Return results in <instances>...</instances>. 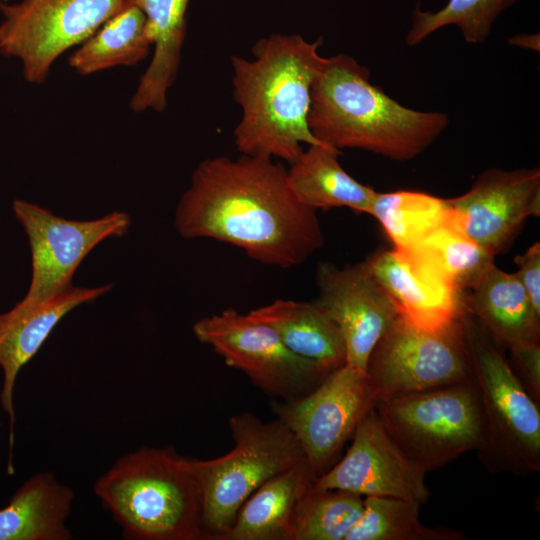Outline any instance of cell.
<instances>
[{
  "label": "cell",
  "mask_w": 540,
  "mask_h": 540,
  "mask_svg": "<svg viewBox=\"0 0 540 540\" xmlns=\"http://www.w3.org/2000/svg\"><path fill=\"white\" fill-rule=\"evenodd\" d=\"M307 122L322 144L361 149L389 159L417 157L449 126L447 114L403 106L370 81L353 57H325L313 82Z\"/></svg>",
  "instance_id": "obj_3"
},
{
  "label": "cell",
  "mask_w": 540,
  "mask_h": 540,
  "mask_svg": "<svg viewBox=\"0 0 540 540\" xmlns=\"http://www.w3.org/2000/svg\"><path fill=\"white\" fill-rule=\"evenodd\" d=\"M229 428L234 440L230 452L210 460L192 458L202 492L206 539L221 540L257 488L307 460L298 440L279 418L264 422L243 412L230 417Z\"/></svg>",
  "instance_id": "obj_6"
},
{
  "label": "cell",
  "mask_w": 540,
  "mask_h": 540,
  "mask_svg": "<svg viewBox=\"0 0 540 540\" xmlns=\"http://www.w3.org/2000/svg\"><path fill=\"white\" fill-rule=\"evenodd\" d=\"M127 4L126 0L0 1V54L20 59L24 78L42 84L61 54L83 44Z\"/></svg>",
  "instance_id": "obj_10"
},
{
  "label": "cell",
  "mask_w": 540,
  "mask_h": 540,
  "mask_svg": "<svg viewBox=\"0 0 540 540\" xmlns=\"http://www.w3.org/2000/svg\"><path fill=\"white\" fill-rule=\"evenodd\" d=\"M184 238H211L283 269L304 263L324 244L317 211L290 188L272 158L216 156L194 170L175 213Z\"/></svg>",
  "instance_id": "obj_1"
},
{
  "label": "cell",
  "mask_w": 540,
  "mask_h": 540,
  "mask_svg": "<svg viewBox=\"0 0 540 540\" xmlns=\"http://www.w3.org/2000/svg\"><path fill=\"white\" fill-rule=\"evenodd\" d=\"M482 411L484 441L478 456L492 474L540 471V409L502 350L469 313L462 318Z\"/></svg>",
  "instance_id": "obj_5"
},
{
  "label": "cell",
  "mask_w": 540,
  "mask_h": 540,
  "mask_svg": "<svg viewBox=\"0 0 540 540\" xmlns=\"http://www.w3.org/2000/svg\"><path fill=\"white\" fill-rule=\"evenodd\" d=\"M364 264L398 315L415 326L437 329L468 314L466 292L410 251H377Z\"/></svg>",
  "instance_id": "obj_16"
},
{
  "label": "cell",
  "mask_w": 540,
  "mask_h": 540,
  "mask_svg": "<svg viewBox=\"0 0 540 540\" xmlns=\"http://www.w3.org/2000/svg\"><path fill=\"white\" fill-rule=\"evenodd\" d=\"M73 491L51 472L35 474L0 509V540H68Z\"/></svg>",
  "instance_id": "obj_20"
},
{
  "label": "cell",
  "mask_w": 540,
  "mask_h": 540,
  "mask_svg": "<svg viewBox=\"0 0 540 540\" xmlns=\"http://www.w3.org/2000/svg\"><path fill=\"white\" fill-rule=\"evenodd\" d=\"M316 281L314 302L338 327L345 364L366 372L374 347L399 316L394 303L364 262L344 268L320 263Z\"/></svg>",
  "instance_id": "obj_14"
},
{
  "label": "cell",
  "mask_w": 540,
  "mask_h": 540,
  "mask_svg": "<svg viewBox=\"0 0 540 540\" xmlns=\"http://www.w3.org/2000/svg\"><path fill=\"white\" fill-rule=\"evenodd\" d=\"M376 403L366 372L344 364L310 393L287 401L274 400L271 407L298 440L317 478L334 465L346 441Z\"/></svg>",
  "instance_id": "obj_11"
},
{
  "label": "cell",
  "mask_w": 540,
  "mask_h": 540,
  "mask_svg": "<svg viewBox=\"0 0 540 540\" xmlns=\"http://www.w3.org/2000/svg\"><path fill=\"white\" fill-rule=\"evenodd\" d=\"M462 318L424 329L398 316L374 347L366 367L377 402L471 380Z\"/></svg>",
  "instance_id": "obj_8"
},
{
  "label": "cell",
  "mask_w": 540,
  "mask_h": 540,
  "mask_svg": "<svg viewBox=\"0 0 540 540\" xmlns=\"http://www.w3.org/2000/svg\"><path fill=\"white\" fill-rule=\"evenodd\" d=\"M32 255V280L24 304H36L71 286L72 276L86 255L102 240L123 236L130 218L113 212L91 221H72L23 200L13 202Z\"/></svg>",
  "instance_id": "obj_12"
},
{
  "label": "cell",
  "mask_w": 540,
  "mask_h": 540,
  "mask_svg": "<svg viewBox=\"0 0 540 540\" xmlns=\"http://www.w3.org/2000/svg\"><path fill=\"white\" fill-rule=\"evenodd\" d=\"M315 480L307 460L273 476L246 499L221 540H290L296 504Z\"/></svg>",
  "instance_id": "obj_21"
},
{
  "label": "cell",
  "mask_w": 540,
  "mask_h": 540,
  "mask_svg": "<svg viewBox=\"0 0 540 540\" xmlns=\"http://www.w3.org/2000/svg\"><path fill=\"white\" fill-rule=\"evenodd\" d=\"M466 307L501 350L539 341L540 315L515 274L495 264L466 292Z\"/></svg>",
  "instance_id": "obj_18"
},
{
  "label": "cell",
  "mask_w": 540,
  "mask_h": 540,
  "mask_svg": "<svg viewBox=\"0 0 540 540\" xmlns=\"http://www.w3.org/2000/svg\"><path fill=\"white\" fill-rule=\"evenodd\" d=\"M453 218L473 241L494 255L540 214V169H488L463 195L449 199Z\"/></svg>",
  "instance_id": "obj_15"
},
{
  "label": "cell",
  "mask_w": 540,
  "mask_h": 540,
  "mask_svg": "<svg viewBox=\"0 0 540 540\" xmlns=\"http://www.w3.org/2000/svg\"><path fill=\"white\" fill-rule=\"evenodd\" d=\"M513 373L531 398L540 404V344L530 341L509 348Z\"/></svg>",
  "instance_id": "obj_30"
},
{
  "label": "cell",
  "mask_w": 540,
  "mask_h": 540,
  "mask_svg": "<svg viewBox=\"0 0 540 540\" xmlns=\"http://www.w3.org/2000/svg\"><path fill=\"white\" fill-rule=\"evenodd\" d=\"M515 274L525 289L535 311L540 315V244L534 243L522 255L515 257Z\"/></svg>",
  "instance_id": "obj_31"
},
{
  "label": "cell",
  "mask_w": 540,
  "mask_h": 540,
  "mask_svg": "<svg viewBox=\"0 0 540 540\" xmlns=\"http://www.w3.org/2000/svg\"><path fill=\"white\" fill-rule=\"evenodd\" d=\"M322 44V37L310 42L299 34H271L253 45L251 59L231 57L233 95L242 111L233 134L241 154L290 164L302 144L324 145L307 122L312 85L325 59Z\"/></svg>",
  "instance_id": "obj_2"
},
{
  "label": "cell",
  "mask_w": 540,
  "mask_h": 540,
  "mask_svg": "<svg viewBox=\"0 0 540 540\" xmlns=\"http://www.w3.org/2000/svg\"><path fill=\"white\" fill-rule=\"evenodd\" d=\"M126 1L144 13L154 46L151 62L139 80L130 108L136 113L149 109L162 112L181 63L190 0Z\"/></svg>",
  "instance_id": "obj_19"
},
{
  "label": "cell",
  "mask_w": 540,
  "mask_h": 540,
  "mask_svg": "<svg viewBox=\"0 0 540 540\" xmlns=\"http://www.w3.org/2000/svg\"><path fill=\"white\" fill-rule=\"evenodd\" d=\"M112 285L95 288L72 285L36 303L18 302L0 313V367L3 371L1 403L10 419V447L15 421L13 392L21 368L38 352L57 323L75 307L95 300Z\"/></svg>",
  "instance_id": "obj_17"
},
{
  "label": "cell",
  "mask_w": 540,
  "mask_h": 540,
  "mask_svg": "<svg viewBox=\"0 0 540 540\" xmlns=\"http://www.w3.org/2000/svg\"><path fill=\"white\" fill-rule=\"evenodd\" d=\"M248 315L270 326L292 352L330 371L346 362L345 344L338 327L314 301L278 299Z\"/></svg>",
  "instance_id": "obj_22"
},
{
  "label": "cell",
  "mask_w": 540,
  "mask_h": 540,
  "mask_svg": "<svg viewBox=\"0 0 540 540\" xmlns=\"http://www.w3.org/2000/svg\"><path fill=\"white\" fill-rule=\"evenodd\" d=\"M508 43L512 46L539 51V43H540L539 33L516 35L509 38Z\"/></svg>",
  "instance_id": "obj_32"
},
{
  "label": "cell",
  "mask_w": 540,
  "mask_h": 540,
  "mask_svg": "<svg viewBox=\"0 0 540 540\" xmlns=\"http://www.w3.org/2000/svg\"><path fill=\"white\" fill-rule=\"evenodd\" d=\"M363 508L362 496L313 484L296 504L290 540H345Z\"/></svg>",
  "instance_id": "obj_28"
},
{
  "label": "cell",
  "mask_w": 540,
  "mask_h": 540,
  "mask_svg": "<svg viewBox=\"0 0 540 540\" xmlns=\"http://www.w3.org/2000/svg\"><path fill=\"white\" fill-rule=\"evenodd\" d=\"M151 46L144 13L128 3L71 54L68 63L87 76L116 66H134L146 58Z\"/></svg>",
  "instance_id": "obj_24"
},
{
  "label": "cell",
  "mask_w": 540,
  "mask_h": 540,
  "mask_svg": "<svg viewBox=\"0 0 540 540\" xmlns=\"http://www.w3.org/2000/svg\"><path fill=\"white\" fill-rule=\"evenodd\" d=\"M425 474L391 439L374 407L357 425L345 456L317 477L314 486L422 505L430 497Z\"/></svg>",
  "instance_id": "obj_13"
},
{
  "label": "cell",
  "mask_w": 540,
  "mask_h": 540,
  "mask_svg": "<svg viewBox=\"0 0 540 540\" xmlns=\"http://www.w3.org/2000/svg\"><path fill=\"white\" fill-rule=\"evenodd\" d=\"M375 411L398 448L424 473L483 445L482 411L473 378L378 401Z\"/></svg>",
  "instance_id": "obj_7"
},
{
  "label": "cell",
  "mask_w": 540,
  "mask_h": 540,
  "mask_svg": "<svg viewBox=\"0 0 540 540\" xmlns=\"http://www.w3.org/2000/svg\"><path fill=\"white\" fill-rule=\"evenodd\" d=\"M420 504L397 498L368 496L363 512L345 540H466L460 531L428 527L419 520Z\"/></svg>",
  "instance_id": "obj_27"
},
{
  "label": "cell",
  "mask_w": 540,
  "mask_h": 540,
  "mask_svg": "<svg viewBox=\"0 0 540 540\" xmlns=\"http://www.w3.org/2000/svg\"><path fill=\"white\" fill-rule=\"evenodd\" d=\"M369 215L383 227L397 250H409L453 218L449 199L424 192H376Z\"/></svg>",
  "instance_id": "obj_25"
},
{
  "label": "cell",
  "mask_w": 540,
  "mask_h": 540,
  "mask_svg": "<svg viewBox=\"0 0 540 540\" xmlns=\"http://www.w3.org/2000/svg\"><path fill=\"white\" fill-rule=\"evenodd\" d=\"M94 492L126 538L206 539L192 458L172 447H141L121 456L97 479Z\"/></svg>",
  "instance_id": "obj_4"
},
{
  "label": "cell",
  "mask_w": 540,
  "mask_h": 540,
  "mask_svg": "<svg viewBox=\"0 0 540 540\" xmlns=\"http://www.w3.org/2000/svg\"><path fill=\"white\" fill-rule=\"evenodd\" d=\"M193 333L227 366L243 372L274 399L287 401L304 396L332 372L295 354L270 326L233 308L198 320Z\"/></svg>",
  "instance_id": "obj_9"
},
{
  "label": "cell",
  "mask_w": 540,
  "mask_h": 540,
  "mask_svg": "<svg viewBox=\"0 0 540 540\" xmlns=\"http://www.w3.org/2000/svg\"><path fill=\"white\" fill-rule=\"evenodd\" d=\"M339 154L329 146L308 145L287 169L290 188L316 211L347 207L369 214L376 191L349 175L338 161Z\"/></svg>",
  "instance_id": "obj_23"
},
{
  "label": "cell",
  "mask_w": 540,
  "mask_h": 540,
  "mask_svg": "<svg viewBox=\"0 0 540 540\" xmlns=\"http://www.w3.org/2000/svg\"><path fill=\"white\" fill-rule=\"evenodd\" d=\"M516 1L448 0L437 11H423L418 2L412 12V23L405 42L408 46L418 45L435 31L455 25L467 43L483 44L499 15Z\"/></svg>",
  "instance_id": "obj_29"
},
{
  "label": "cell",
  "mask_w": 540,
  "mask_h": 540,
  "mask_svg": "<svg viewBox=\"0 0 540 540\" xmlns=\"http://www.w3.org/2000/svg\"><path fill=\"white\" fill-rule=\"evenodd\" d=\"M404 251L412 252L464 292L471 290L494 265L495 256L469 238L454 218Z\"/></svg>",
  "instance_id": "obj_26"
}]
</instances>
